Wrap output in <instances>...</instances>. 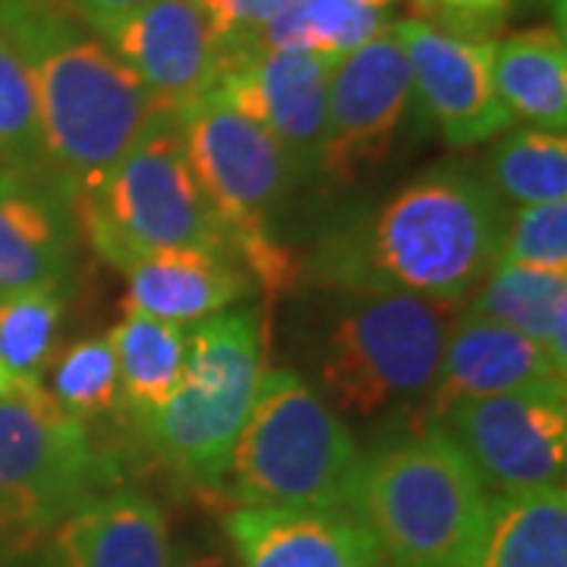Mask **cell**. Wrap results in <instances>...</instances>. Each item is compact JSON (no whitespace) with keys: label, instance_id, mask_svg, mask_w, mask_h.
I'll use <instances>...</instances> for the list:
<instances>
[{"label":"cell","instance_id":"cell-3","mask_svg":"<svg viewBox=\"0 0 567 567\" xmlns=\"http://www.w3.org/2000/svg\"><path fill=\"white\" fill-rule=\"evenodd\" d=\"M488 505V483L442 425L363 461L350 498L394 567H470Z\"/></svg>","mask_w":567,"mask_h":567},{"label":"cell","instance_id":"cell-21","mask_svg":"<svg viewBox=\"0 0 567 567\" xmlns=\"http://www.w3.org/2000/svg\"><path fill=\"white\" fill-rule=\"evenodd\" d=\"M470 567H567L565 483L492 498Z\"/></svg>","mask_w":567,"mask_h":567},{"label":"cell","instance_id":"cell-23","mask_svg":"<svg viewBox=\"0 0 567 567\" xmlns=\"http://www.w3.org/2000/svg\"><path fill=\"white\" fill-rule=\"evenodd\" d=\"M107 344L117 363L121 401L136 416L162 406L181 385L186 365V328L142 312H126Z\"/></svg>","mask_w":567,"mask_h":567},{"label":"cell","instance_id":"cell-24","mask_svg":"<svg viewBox=\"0 0 567 567\" xmlns=\"http://www.w3.org/2000/svg\"><path fill=\"white\" fill-rule=\"evenodd\" d=\"M394 3L398 0H297L249 44L262 51H309L341 61L385 29Z\"/></svg>","mask_w":567,"mask_h":567},{"label":"cell","instance_id":"cell-9","mask_svg":"<svg viewBox=\"0 0 567 567\" xmlns=\"http://www.w3.org/2000/svg\"><path fill=\"white\" fill-rule=\"evenodd\" d=\"M104 480L85 425L44 385L0 394V565L35 551Z\"/></svg>","mask_w":567,"mask_h":567},{"label":"cell","instance_id":"cell-25","mask_svg":"<svg viewBox=\"0 0 567 567\" xmlns=\"http://www.w3.org/2000/svg\"><path fill=\"white\" fill-rule=\"evenodd\" d=\"M488 189L507 203L543 205L567 199L565 133L527 126L507 133L488 152Z\"/></svg>","mask_w":567,"mask_h":567},{"label":"cell","instance_id":"cell-30","mask_svg":"<svg viewBox=\"0 0 567 567\" xmlns=\"http://www.w3.org/2000/svg\"><path fill=\"white\" fill-rule=\"evenodd\" d=\"M293 3L297 0H199L221 54L249 44L268 22Z\"/></svg>","mask_w":567,"mask_h":567},{"label":"cell","instance_id":"cell-2","mask_svg":"<svg viewBox=\"0 0 567 567\" xmlns=\"http://www.w3.org/2000/svg\"><path fill=\"white\" fill-rule=\"evenodd\" d=\"M0 32L29 66L41 152L73 203L111 174L158 107L104 41L41 0H0Z\"/></svg>","mask_w":567,"mask_h":567},{"label":"cell","instance_id":"cell-22","mask_svg":"<svg viewBox=\"0 0 567 567\" xmlns=\"http://www.w3.org/2000/svg\"><path fill=\"white\" fill-rule=\"evenodd\" d=\"M470 312L536 341L551 363L567 369V275L495 262L483 275Z\"/></svg>","mask_w":567,"mask_h":567},{"label":"cell","instance_id":"cell-34","mask_svg":"<svg viewBox=\"0 0 567 567\" xmlns=\"http://www.w3.org/2000/svg\"><path fill=\"white\" fill-rule=\"evenodd\" d=\"M183 567H227L221 555H196L193 561H186Z\"/></svg>","mask_w":567,"mask_h":567},{"label":"cell","instance_id":"cell-15","mask_svg":"<svg viewBox=\"0 0 567 567\" xmlns=\"http://www.w3.org/2000/svg\"><path fill=\"white\" fill-rule=\"evenodd\" d=\"M224 529L237 567H388L350 507H237Z\"/></svg>","mask_w":567,"mask_h":567},{"label":"cell","instance_id":"cell-4","mask_svg":"<svg viewBox=\"0 0 567 567\" xmlns=\"http://www.w3.org/2000/svg\"><path fill=\"white\" fill-rule=\"evenodd\" d=\"M92 249L126 271L158 249L230 256L227 230L196 181L181 114L158 111L95 189L73 199Z\"/></svg>","mask_w":567,"mask_h":567},{"label":"cell","instance_id":"cell-20","mask_svg":"<svg viewBox=\"0 0 567 567\" xmlns=\"http://www.w3.org/2000/svg\"><path fill=\"white\" fill-rule=\"evenodd\" d=\"M492 80L511 117L565 133L567 44L561 25H533L495 44Z\"/></svg>","mask_w":567,"mask_h":567},{"label":"cell","instance_id":"cell-35","mask_svg":"<svg viewBox=\"0 0 567 567\" xmlns=\"http://www.w3.org/2000/svg\"><path fill=\"white\" fill-rule=\"evenodd\" d=\"M7 391H13V385H10V382H7V379L0 375V394H7Z\"/></svg>","mask_w":567,"mask_h":567},{"label":"cell","instance_id":"cell-8","mask_svg":"<svg viewBox=\"0 0 567 567\" xmlns=\"http://www.w3.org/2000/svg\"><path fill=\"white\" fill-rule=\"evenodd\" d=\"M186 158L227 230L230 256L271 293L300 278V262L268 237V212L278 205L297 167L278 140L237 107L208 92L181 114Z\"/></svg>","mask_w":567,"mask_h":567},{"label":"cell","instance_id":"cell-32","mask_svg":"<svg viewBox=\"0 0 567 567\" xmlns=\"http://www.w3.org/2000/svg\"><path fill=\"white\" fill-rule=\"evenodd\" d=\"M61 3L70 13H80L82 20L92 22V25L102 32L104 25L121 20L123 13L136 10L142 0H61Z\"/></svg>","mask_w":567,"mask_h":567},{"label":"cell","instance_id":"cell-13","mask_svg":"<svg viewBox=\"0 0 567 567\" xmlns=\"http://www.w3.org/2000/svg\"><path fill=\"white\" fill-rule=\"evenodd\" d=\"M391 29L404 44L413 95H420L447 145H480L514 123L492 80V41L425 20H401Z\"/></svg>","mask_w":567,"mask_h":567},{"label":"cell","instance_id":"cell-1","mask_svg":"<svg viewBox=\"0 0 567 567\" xmlns=\"http://www.w3.org/2000/svg\"><path fill=\"white\" fill-rule=\"evenodd\" d=\"M505 205L486 181L439 167L379 212L334 234L316 271L353 293H413L461 303L498 259Z\"/></svg>","mask_w":567,"mask_h":567},{"label":"cell","instance_id":"cell-5","mask_svg":"<svg viewBox=\"0 0 567 567\" xmlns=\"http://www.w3.org/2000/svg\"><path fill=\"white\" fill-rule=\"evenodd\" d=\"M363 457L338 410L290 369H268L230 457L240 507H350Z\"/></svg>","mask_w":567,"mask_h":567},{"label":"cell","instance_id":"cell-33","mask_svg":"<svg viewBox=\"0 0 567 567\" xmlns=\"http://www.w3.org/2000/svg\"><path fill=\"white\" fill-rule=\"evenodd\" d=\"M524 3H529V7H543V10H548L555 20H558V25L565 29V3L567 0H524Z\"/></svg>","mask_w":567,"mask_h":567},{"label":"cell","instance_id":"cell-18","mask_svg":"<svg viewBox=\"0 0 567 567\" xmlns=\"http://www.w3.org/2000/svg\"><path fill=\"white\" fill-rule=\"evenodd\" d=\"M130 278L126 312H142L171 324H199L237 303L249 278L224 252L158 249L123 271Z\"/></svg>","mask_w":567,"mask_h":567},{"label":"cell","instance_id":"cell-7","mask_svg":"<svg viewBox=\"0 0 567 567\" xmlns=\"http://www.w3.org/2000/svg\"><path fill=\"white\" fill-rule=\"evenodd\" d=\"M457 316L454 300L353 293L331 324L319 360L328 406L365 420L429 398Z\"/></svg>","mask_w":567,"mask_h":567},{"label":"cell","instance_id":"cell-31","mask_svg":"<svg viewBox=\"0 0 567 567\" xmlns=\"http://www.w3.org/2000/svg\"><path fill=\"white\" fill-rule=\"evenodd\" d=\"M425 17H435V20L454 25L451 32H461V35H480V29L495 25L505 13L507 0H413Z\"/></svg>","mask_w":567,"mask_h":567},{"label":"cell","instance_id":"cell-6","mask_svg":"<svg viewBox=\"0 0 567 567\" xmlns=\"http://www.w3.org/2000/svg\"><path fill=\"white\" fill-rule=\"evenodd\" d=\"M265 375L259 312H218L186 334V365L174 394L142 413L148 439L183 476L215 486L230 457Z\"/></svg>","mask_w":567,"mask_h":567},{"label":"cell","instance_id":"cell-28","mask_svg":"<svg viewBox=\"0 0 567 567\" xmlns=\"http://www.w3.org/2000/svg\"><path fill=\"white\" fill-rule=\"evenodd\" d=\"M39 158L44 152L32 76L13 41L0 32V164L3 171H13Z\"/></svg>","mask_w":567,"mask_h":567},{"label":"cell","instance_id":"cell-12","mask_svg":"<svg viewBox=\"0 0 567 567\" xmlns=\"http://www.w3.org/2000/svg\"><path fill=\"white\" fill-rule=\"evenodd\" d=\"M334 63L309 51H262L246 44L224 51L212 92L268 130L300 174L319 162Z\"/></svg>","mask_w":567,"mask_h":567},{"label":"cell","instance_id":"cell-11","mask_svg":"<svg viewBox=\"0 0 567 567\" xmlns=\"http://www.w3.org/2000/svg\"><path fill=\"white\" fill-rule=\"evenodd\" d=\"M442 429L464 447L480 476L502 492L565 483V388L464 401L442 416Z\"/></svg>","mask_w":567,"mask_h":567},{"label":"cell","instance_id":"cell-16","mask_svg":"<svg viewBox=\"0 0 567 567\" xmlns=\"http://www.w3.org/2000/svg\"><path fill=\"white\" fill-rule=\"evenodd\" d=\"M543 388H565V372L543 347L505 324L466 312L447 331L429 413L432 420H442L464 401Z\"/></svg>","mask_w":567,"mask_h":567},{"label":"cell","instance_id":"cell-14","mask_svg":"<svg viewBox=\"0 0 567 567\" xmlns=\"http://www.w3.org/2000/svg\"><path fill=\"white\" fill-rule=\"evenodd\" d=\"M102 35L158 111L183 114L218 82L221 48L199 0H142Z\"/></svg>","mask_w":567,"mask_h":567},{"label":"cell","instance_id":"cell-19","mask_svg":"<svg viewBox=\"0 0 567 567\" xmlns=\"http://www.w3.org/2000/svg\"><path fill=\"white\" fill-rule=\"evenodd\" d=\"M70 246L61 208L0 167V297L61 284Z\"/></svg>","mask_w":567,"mask_h":567},{"label":"cell","instance_id":"cell-10","mask_svg":"<svg viewBox=\"0 0 567 567\" xmlns=\"http://www.w3.org/2000/svg\"><path fill=\"white\" fill-rule=\"evenodd\" d=\"M410 99V61L391 25L334 63L316 162L324 181L347 186L385 162Z\"/></svg>","mask_w":567,"mask_h":567},{"label":"cell","instance_id":"cell-17","mask_svg":"<svg viewBox=\"0 0 567 567\" xmlns=\"http://www.w3.org/2000/svg\"><path fill=\"white\" fill-rule=\"evenodd\" d=\"M51 536L58 567H174L164 511L133 488L92 495Z\"/></svg>","mask_w":567,"mask_h":567},{"label":"cell","instance_id":"cell-29","mask_svg":"<svg viewBox=\"0 0 567 567\" xmlns=\"http://www.w3.org/2000/svg\"><path fill=\"white\" fill-rule=\"evenodd\" d=\"M495 262L567 275V199L524 205L511 224H505Z\"/></svg>","mask_w":567,"mask_h":567},{"label":"cell","instance_id":"cell-27","mask_svg":"<svg viewBox=\"0 0 567 567\" xmlns=\"http://www.w3.org/2000/svg\"><path fill=\"white\" fill-rule=\"evenodd\" d=\"M48 394L51 401L76 420H92L121 404L117 363L107 338H89L66 347L58 360L48 363Z\"/></svg>","mask_w":567,"mask_h":567},{"label":"cell","instance_id":"cell-26","mask_svg":"<svg viewBox=\"0 0 567 567\" xmlns=\"http://www.w3.org/2000/svg\"><path fill=\"white\" fill-rule=\"evenodd\" d=\"M61 284L0 297V375L13 388L41 385L61 324Z\"/></svg>","mask_w":567,"mask_h":567}]
</instances>
